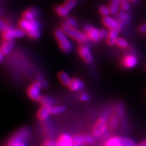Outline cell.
I'll return each instance as SVG.
<instances>
[{"label": "cell", "mask_w": 146, "mask_h": 146, "mask_svg": "<svg viewBox=\"0 0 146 146\" xmlns=\"http://www.w3.org/2000/svg\"><path fill=\"white\" fill-rule=\"evenodd\" d=\"M118 33L119 32L116 30H111L109 31L108 35L106 38L107 43L109 46H113L116 43Z\"/></svg>", "instance_id": "603a6c76"}, {"label": "cell", "mask_w": 146, "mask_h": 146, "mask_svg": "<svg viewBox=\"0 0 146 146\" xmlns=\"http://www.w3.org/2000/svg\"><path fill=\"white\" fill-rule=\"evenodd\" d=\"M55 144H56V141L51 139H48L44 141L42 146H55Z\"/></svg>", "instance_id": "d590c367"}, {"label": "cell", "mask_w": 146, "mask_h": 146, "mask_svg": "<svg viewBox=\"0 0 146 146\" xmlns=\"http://www.w3.org/2000/svg\"><path fill=\"white\" fill-rule=\"evenodd\" d=\"M116 20L119 23L124 26L125 25H127L130 21V16L129 13H127L124 11H120L117 13Z\"/></svg>", "instance_id": "d6986e66"}, {"label": "cell", "mask_w": 146, "mask_h": 146, "mask_svg": "<svg viewBox=\"0 0 146 146\" xmlns=\"http://www.w3.org/2000/svg\"><path fill=\"white\" fill-rule=\"evenodd\" d=\"M77 0H66L62 5L55 7V12L61 17H66L77 4Z\"/></svg>", "instance_id": "8992f818"}, {"label": "cell", "mask_w": 146, "mask_h": 146, "mask_svg": "<svg viewBox=\"0 0 146 146\" xmlns=\"http://www.w3.org/2000/svg\"><path fill=\"white\" fill-rule=\"evenodd\" d=\"M130 4L128 3L127 1H121V8L122 9L123 11H127V10H129L130 9Z\"/></svg>", "instance_id": "836d02e7"}, {"label": "cell", "mask_w": 146, "mask_h": 146, "mask_svg": "<svg viewBox=\"0 0 146 146\" xmlns=\"http://www.w3.org/2000/svg\"><path fill=\"white\" fill-rule=\"evenodd\" d=\"M109 32L107 31L106 29H100L99 30V35L100 36V38H107V36L108 35Z\"/></svg>", "instance_id": "8d00e7d4"}, {"label": "cell", "mask_w": 146, "mask_h": 146, "mask_svg": "<svg viewBox=\"0 0 146 146\" xmlns=\"http://www.w3.org/2000/svg\"><path fill=\"white\" fill-rule=\"evenodd\" d=\"M57 77L59 81L61 82L62 85L65 86H68V87L69 86L71 79L66 72L65 71H60L58 73Z\"/></svg>", "instance_id": "7402d4cb"}, {"label": "cell", "mask_w": 146, "mask_h": 146, "mask_svg": "<svg viewBox=\"0 0 146 146\" xmlns=\"http://www.w3.org/2000/svg\"><path fill=\"white\" fill-rule=\"evenodd\" d=\"M127 1V0H121V1Z\"/></svg>", "instance_id": "ee69618b"}, {"label": "cell", "mask_w": 146, "mask_h": 146, "mask_svg": "<svg viewBox=\"0 0 146 146\" xmlns=\"http://www.w3.org/2000/svg\"><path fill=\"white\" fill-rule=\"evenodd\" d=\"M11 27H12L11 26L6 24V23H4L3 21H1V30L2 33H4V32L8 31L9 29H10Z\"/></svg>", "instance_id": "e575fe53"}, {"label": "cell", "mask_w": 146, "mask_h": 146, "mask_svg": "<svg viewBox=\"0 0 146 146\" xmlns=\"http://www.w3.org/2000/svg\"><path fill=\"white\" fill-rule=\"evenodd\" d=\"M139 31L140 33H143V34L146 33V24L141 26L139 28Z\"/></svg>", "instance_id": "f35d334b"}, {"label": "cell", "mask_w": 146, "mask_h": 146, "mask_svg": "<svg viewBox=\"0 0 146 146\" xmlns=\"http://www.w3.org/2000/svg\"><path fill=\"white\" fill-rule=\"evenodd\" d=\"M73 143L75 144L84 145V135L81 134H76L72 136Z\"/></svg>", "instance_id": "484cf974"}, {"label": "cell", "mask_w": 146, "mask_h": 146, "mask_svg": "<svg viewBox=\"0 0 146 146\" xmlns=\"http://www.w3.org/2000/svg\"><path fill=\"white\" fill-rule=\"evenodd\" d=\"M99 13L101 15L104 17H107L110 14H111V11L109 7L106 6H102L99 8Z\"/></svg>", "instance_id": "f1b7e54d"}, {"label": "cell", "mask_w": 146, "mask_h": 146, "mask_svg": "<svg viewBox=\"0 0 146 146\" xmlns=\"http://www.w3.org/2000/svg\"><path fill=\"white\" fill-rule=\"evenodd\" d=\"M121 0H111L110 3V9L111 11V14L116 15L119 12V8L121 7Z\"/></svg>", "instance_id": "cb8c5ba5"}, {"label": "cell", "mask_w": 146, "mask_h": 146, "mask_svg": "<svg viewBox=\"0 0 146 146\" xmlns=\"http://www.w3.org/2000/svg\"><path fill=\"white\" fill-rule=\"evenodd\" d=\"M78 51L79 56L86 63H90L93 62V57L90 49L85 45L80 44L79 46Z\"/></svg>", "instance_id": "8fae6325"}, {"label": "cell", "mask_w": 146, "mask_h": 146, "mask_svg": "<svg viewBox=\"0 0 146 146\" xmlns=\"http://www.w3.org/2000/svg\"><path fill=\"white\" fill-rule=\"evenodd\" d=\"M139 145V146H146V141H144L143 142L140 143V144Z\"/></svg>", "instance_id": "60d3db41"}, {"label": "cell", "mask_w": 146, "mask_h": 146, "mask_svg": "<svg viewBox=\"0 0 146 146\" xmlns=\"http://www.w3.org/2000/svg\"><path fill=\"white\" fill-rule=\"evenodd\" d=\"M121 140L124 146H135V141L133 139L121 137Z\"/></svg>", "instance_id": "4dcf8cb0"}, {"label": "cell", "mask_w": 146, "mask_h": 146, "mask_svg": "<svg viewBox=\"0 0 146 146\" xmlns=\"http://www.w3.org/2000/svg\"><path fill=\"white\" fill-rule=\"evenodd\" d=\"M68 88L72 91H79L83 90L84 88V84L80 79L73 78L71 79Z\"/></svg>", "instance_id": "e0dca14e"}, {"label": "cell", "mask_w": 146, "mask_h": 146, "mask_svg": "<svg viewBox=\"0 0 146 146\" xmlns=\"http://www.w3.org/2000/svg\"><path fill=\"white\" fill-rule=\"evenodd\" d=\"M121 122L120 117L117 115H113L108 119V127L110 130H115Z\"/></svg>", "instance_id": "44dd1931"}, {"label": "cell", "mask_w": 146, "mask_h": 146, "mask_svg": "<svg viewBox=\"0 0 146 146\" xmlns=\"http://www.w3.org/2000/svg\"><path fill=\"white\" fill-rule=\"evenodd\" d=\"M7 146H9V145H7Z\"/></svg>", "instance_id": "bcb514c9"}, {"label": "cell", "mask_w": 146, "mask_h": 146, "mask_svg": "<svg viewBox=\"0 0 146 146\" xmlns=\"http://www.w3.org/2000/svg\"><path fill=\"white\" fill-rule=\"evenodd\" d=\"M129 1L132 2V3H136V2L138 1V0H129Z\"/></svg>", "instance_id": "b9f144b4"}, {"label": "cell", "mask_w": 146, "mask_h": 146, "mask_svg": "<svg viewBox=\"0 0 146 146\" xmlns=\"http://www.w3.org/2000/svg\"><path fill=\"white\" fill-rule=\"evenodd\" d=\"M137 62H138L137 58L133 55H127L123 58L122 65L125 68H132L136 65Z\"/></svg>", "instance_id": "9a60e30c"}, {"label": "cell", "mask_w": 146, "mask_h": 146, "mask_svg": "<svg viewBox=\"0 0 146 146\" xmlns=\"http://www.w3.org/2000/svg\"><path fill=\"white\" fill-rule=\"evenodd\" d=\"M42 88H43L42 84L37 80L32 84L27 90V93L29 98L34 101L39 102L41 97H42L40 93Z\"/></svg>", "instance_id": "52a82bcc"}, {"label": "cell", "mask_w": 146, "mask_h": 146, "mask_svg": "<svg viewBox=\"0 0 146 146\" xmlns=\"http://www.w3.org/2000/svg\"><path fill=\"white\" fill-rule=\"evenodd\" d=\"M96 138L92 135H84V144L92 145L96 143Z\"/></svg>", "instance_id": "4316f807"}, {"label": "cell", "mask_w": 146, "mask_h": 146, "mask_svg": "<svg viewBox=\"0 0 146 146\" xmlns=\"http://www.w3.org/2000/svg\"><path fill=\"white\" fill-rule=\"evenodd\" d=\"M38 102H40L42 106L51 107L56 105V100L54 98L49 96H42Z\"/></svg>", "instance_id": "ac0fdd59"}, {"label": "cell", "mask_w": 146, "mask_h": 146, "mask_svg": "<svg viewBox=\"0 0 146 146\" xmlns=\"http://www.w3.org/2000/svg\"><path fill=\"white\" fill-rule=\"evenodd\" d=\"M80 99L82 100V101H83V102L88 101V100H89V96L87 94H86V93L82 94L80 95Z\"/></svg>", "instance_id": "74e56055"}, {"label": "cell", "mask_w": 146, "mask_h": 146, "mask_svg": "<svg viewBox=\"0 0 146 146\" xmlns=\"http://www.w3.org/2000/svg\"><path fill=\"white\" fill-rule=\"evenodd\" d=\"M102 23L110 31L116 30L119 32L122 30L123 27V25L119 23L117 20L109 16L104 17L102 18Z\"/></svg>", "instance_id": "9c48e42d"}, {"label": "cell", "mask_w": 146, "mask_h": 146, "mask_svg": "<svg viewBox=\"0 0 146 146\" xmlns=\"http://www.w3.org/2000/svg\"><path fill=\"white\" fill-rule=\"evenodd\" d=\"M66 110V108L63 106H54L51 107V115H59L64 113Z\"/></svg>", "instance_id": "d4e9b609"}, {"label": "cell", "mask_w": 146, "mask_h": 146, "mask_svg": "<svg viewBox=\"0 0 146 146\" xmlns=\"http://www.w3.org/2000/svg\"><path fill=\"white\" fill-rule=\"evenodd\" d=\"M108 128V120L106 117H101L94 124L92 133L96 138H100L107 133Z\"/></svg>", "instance_id": "277c9868"}, {"label": "cell", "mask_w": 146, "mask_h": 146, "mask_svg": "<svg viewBox=\"0 0 146 146\" xmlns=\"http://www.w3.org/2000/svg\"><path fill=\"white\" fill-rule=\"evenodd\" d=\"M104 146H124L121 140V137L111 136L104 143Z\"/></svg>", "instance_id": "ffe728a7"}, {"label": "cell", "mask_w": 146, "mask_h": 146, "mask_svg": "<svg viewBox=\"0 0 146 146\" xmlns=\"http://www.w3.org/2000/svg\"><path fill=\"white\" fill-rule=\"evenodd\" d=\"M51 115V107L42 106L36 113V116L40 121H44L48 119Z\"/></svg>", "instance_id": "5bb4252c"}, {"label": "cell", "mask_w": 146, "mask_h": 146, "mask_svg": "<svg viewBox=\"0 0 146 146\" xmlns=\"http://www.w3.org/2000/svg\"><path fill=\"white\" fill-rule=\"evenodd\" d=\"M31 131L27 128H23L19 131L15 133L8 142L7 145L12 146L17 143L26 142V141L29 138Z\"/></svg>", "instance_id": "5b68a950"}, {"label": "cell", "mask_w": 146, "mask_h": 146, "mask_svg": "<svg viewBox=\"0 0 146 146\" xmlns=\"http://www.w3.org/2000/svg\"><path fill=\"white\" fill-rule=\"evenodd\" d=\"M138 146H139V145H138Z\"/></svg>", "instance_id": "f6af8a7d"}, {"label": "cell", "mask_w": 146, "mask_h": 146, "mask_svg": "<svg viewBox=\"0 0 146 146\" xmlns=\"http://www.w3.org/2000/svg\"><path fill=\"white\" fill-rule=\"evenodd\" d=\"M36 79H37L36 80L38 81L42 84L43 88H47L48 86L46 80L44 79V77L42 75H38L37 77H36Z\"/></svg>", "instance_id": "1f68e13d"}, {"label": "cell", "mask_w": 146, "mask_h": 146, "mask_svg": "<svg viewBox=\"0 0 146 146\" xmlns=\"http://www.w3.org/2000/svg\"><path fill=\"white\" fill-rule=\"evenodd\" d=\"M39 16V12L35 8H30L25 11L23 13L22 18L27 21H34Z\"/></svg>", "instance_id": "4fadbf2b"}, {"label": "cell", "mask_w": 146, "mask_h": 146, "mask_svg": "<svg viewBox=\"0 0 146 146\" xmlns=\"http://www.w3.org/2000/svg\"><path fill=\"white\" fill-rule=\"evenodd\" d=\"M62 29L67 36L80 43H84L88 39V36L85 33L80 31L77 29V28H74L65 23L62 26Z\"/></svg>", "instance_id": "3957f363"}, {"label": "cell", "mask_w": 146, "mask_h": 146, "mask_svg": "<svg viewBox=\"0 0 146 146\" xmlns=\"http://www.w3.org/2000/svg\"><path fill=\"white\" fill-rule=\"evenodd\" d=\"M84 31L87 35L88 39L93 41L94 42H98L101 39L99 35V30L95 28L94 27L90 25H86L84 26Z\"/></svg>", "instance_id": "30bf717a"}, {"label": "cell", "mask_w": 146, "mask_h": 146, "mask_svg": "<svg viewBox=\"0 0 146 146\" xmlns=\"http://www.w3.org/2000/svg\"><path fill=\"white\" fill-rule=\"evenodd\" d=\"M12 146H27V145L26 142H20L14 144Z\"/></svg>", "instance_id": "ab89813d"}, {"label": "cell", "mask_w": 146, "mask_h": 146, "mask_svg": "<svg viewBox=\"0 0 146 146\" xmlns=\"http://www.w3.org/2000/svg\"><path fill=\"white\" fill-rule=\"evenodd\" d=\"M26 34V31L20 27L18 29H13L11 27L8 31L2 33V37L4 40H13L15 38L23 37Z\"/></svg>", "instance_id": "ba28073f"}, {"label": "cell", "mask_w": 146, "mask_h": 146, "mask_svg": "<svg viewBox=\"0 0 146 146\" xmlns=\"http://www.w3.org/2000/svg\"><path fill=\"white\" fill-rule=\"evenodd\" d=\"M18 26L20 28L24 29L29 37L33 39H37L40 36V24L36 20L27 21L22 19L18 21Z\"/></svg>", "instance_id": "6da1fadb"}, {"label": "cell", "mask_w": 146, "mask_h": 146, "mask_svg": "<svg viewBox=\"0 0 146 146\" xmlns=\"http://www.w3.org/2000/svg\"><path fill=\"white\" fill-rule=\"evenodd\" d=\"M55 146H74L72 136L68 133H63L58 137L56 141Z\"/></svg>", "instance_id": "7c38bea8"}, {"label": "cell", "mask_w": 146, "mask_h": 146, "mask_svg": "<svg viewBox=\"0 0 146 146\" xmlns=\"http://www.w3.org/2000/svg\"><path fill=\"white\" fill-rule=\"evenodd\" d=\"M54 36L58 43L59 47L62 51L68 53L71 51L72 46L70 41L68 39L67 35L62 29H58L54 31Z\"/></svg>", "instance_id": "7a4b0ae2"}, {"label": "cell", "mask_w": 146, "mask_h": 146, "mask_svg": "<svg viewBox=\"0 0 146 146\" xmlns=\"http://www.w3.org/2000/svg\"><path fill=\"white\" fill-rule=\"evenodd\" d=\"M15 46V42L13 40H4L2 42L1 46V53L4 56L10 52Z\"/></svg>", "instance_id": "2e32d148"}, {"label": "cell", "mask_w": 146, "mask_h": 146, "mask_svg": "<svg viewBox=\"0 0 146 146\" xmlns=\"http://www.w3.org/2000/svg\"><path fill=\"white\" fill-rule=\"evenodd\" d=\"M65 24L70 26L74 28H77L78 27V23H77V20L73 17H68L65 20Z\"/></svg>", "instance_id": "83f0119b"}, {"label": "cell", "mask_w": 146, "mask_h": 146, "mask_svg": "<svg viewBox=\"0 0 146 146\" xmlns=\"http://www.w3.org/2000/svg\"><path fill=\"white\" fill-rule=\"evenodd\" d=\"M116 111L118 115L122 116L124 115V107L123 106L122 104H119L117 105V107L116 108Z\"/></svg>", "instance_id": "d6a6232c"}, {"label": "cell", "mask_w": 146, "mask_h": 146, "mask_svg": "<svg viewBox=\"0 0 146 146\" xmlns=\"http://www.w3.org/2000/svg\"><path fill=\"white\" fill-rule=\"evenodd\" d=\"M74 146H84V145H82V144H75Z\"/></svg>", "instance_id": "7bdbcfd3"}, {"label": "cell", "mask_w": 146, "mask_h": 146, "mask_svg": "<svg viewBox=\"0 0 146 146\" xmlns=\"http://www.w3.org/2000/svg\"><path fill=\"white\" fill-rule=\"evenodd\" d=\"M116 44L117 46L118 47H119L122 49H125L128 47V42L127 41L123 38H117V41H116Z\"/></svg>", "instance_id": "f546056e"}]
</instances>
